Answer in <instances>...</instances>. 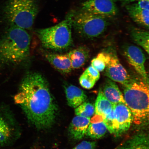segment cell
Returning <instances> with one entry per match:
<instances>
[{
  "instance_id": "cell-18",
  "label": "cell",
  "mask_w": 149,
  "mask_h": 149,
  "mask_svg": "<svg viewBox=\"0 0 149 149\" xmlns=\"http://www.w3.org/2000/svg\"><path fill=\"white\" fill-rule=\"evenodd\" d=\"M100 77V72L90 66L80 76L79 82L83 88L87 89H92Z\"/></svg>"
},
{
  "instance_id": "cell-11",
  "label": "cell",
  "mask_w": 149,
  "mask_h": 149,
  "mask_svg": "<svg viewBox=\"0 0 149 149\" xmlns=\"http://www.w3.org/2000/svg\"><path fill=\"white\" fill-rule=\"evenodd\" d=\"M90 123V118L76 115L72 119L69 127L70 136L75 140L82 139L86 134Z\"/></svg>"
},
{
  "instance_id": "cell-17",
  "label": "cell",
  "mask_w": 149,
  "mask_h": 149,
  "mask_svg": "<svg viewBox=\"0 0 149 149\" xmlns=\"http://www.w3.org/2000/svg\"><path fill=\"white\" fill-rule=\"evenodd\" d=\"M115 149H149L148 137L145 134H137Z\"/></svg>"
},
{
  "instance_id": "cell-1",
  "label": "cell",
  "mask_w": 149,
  "mask_h": 149,
  "mask_svg": "<svg viewBox=\"0 0 149 149\" xmlns=\"http://www.w3.org/2000/svg\"><path fill=\"white\" fill-rule=\"evenodd\" d=\"M14 100L29 122L38 129H48L54 124L58 109L48 82L41 74H26Z\"/></svg>"
},
{
  "instance_id": "cell-25",
  "label": "cell",
  "mask_w": 149,
  "mask_h": 149,
  "mask_svg": "<svg viewBox=\"0 0 149 149\" xmlns=\"http://www.w3.org/2000/svg\"><path fill=\"white\" fill-rule=\"evenodd\" d=\"M102 121L107 126V129L111 134L116 135L117 131V126L115 120L114 107L112 110L107 115L102 117Z\"/></svg>"
},
{
  "instance_id": "cell-6",
  "label": "cell",
  "mask_w": 149,
  "mask_h": 149,
  "mask_svg": "<svg viewBox=\"0 0 149 149\" xmlns=\"http://www.w3.org/2000/svg\"><path fill=\"white\" fill-rule=\"evenodd\" d=\"M108 19L81 9L77 12L74 11L72 26L80 36L94 38L100 36L107 30L109 24Z\"/></svg>"
},
{
  "instance_id": "cell-3",
  "label": "cell",
  "mask_w": 149,
  "mask_h": 149,
  "mask_svg": "<svg viewBox=\"0 0 149 149\" xmlns=\"http://www.w3.org/2000/svg\"><path fill=\"white\" fill-rule=\"evenodd\" d=\"M124 87L125 102L133 115V122L137 125L144 124L148 120L149 83L141 78H132Z\"/></svg>"
},
{
  "instance_id": "cell-10",
  "label": "cell",
  "mask_w": 149,
  "mask_h": 149,
  "mask_svg": "<svg viewBox=\"0 0 149 149\" xmlns=\"http://www.w3.org/2000/svg\"><path fill=\"white\" fill-rule=\"evenodd\" d=\"M114 109L117 126L116 136H119L129 129L133 122V117L129 108L123 102L115 104Z\"/></svg>"
},
{
  "instance_id": "cell-19",
  "label": "cell",
  "mask_w": 149,
  "mask_h": 149,
  "mask_svg": "<svg viewBox=\"0 0 149 149\" xmlns=\"http://www.w3.org/2000/svg\"><path fill=\"white\" fill-rule=\"evenodd\" d=\"M114 105L106 98L102 89H100L94 106L95 113L102 117L105 116L111 113Z\"/></svg>"
},
{
  "instance_id": "cell-12",
  "label": "cell",
  "mask_w": 149,
  "mask_h": 149,
  "mask_svg": "<svg viewBox=\"0 0 149 149\" xmlns=\"http://www.w3.org/2000/svg\"><path fill=\"white\" fill-rule=\"evenodd\" d=\"M64 88L67 102L70 107L76 109L86 101L87 96L82 89L67 83L64 85Z\"/></svg>"
},
{
  "instance_id": "cell-16",
  "label": "cell",
  "mask_w": 149,
  "mask_h": 149,
  "mask_svg": "<svg viewBox=\"0 0 149 149\" xmlns=\"http://www.w3.org/2000/svg\"><path fill=\"white\" fill-rule=\"evenodd\" d=\"M126 8L130 18L136 23L148 29L149 10L139 8L137 3L126 5Z\"/></svg>"
},
{
  "instance_id": "cell-20",
  "label": "cell",
  "mask_w": 149,
  "mask_h": 149,
  "mask_svg": "<svg viewBox=\"0 0 149 149\" xmlns=\"http://www.w3.org/2000/svg\"><path fill=\"white\" fill-rule=\"evenodd\" d=\"M130 36L135 43L141 47L146 53H149V33L144 30L132 27Z\"/></svg>"
},
{
  "instance_id": "cell-4",
  "label": "cell",
  "mask_w": 149,
  "mask_h": 149,
  "mask_svg": "<svg viewBox=\"0 0 149 149\" xmlns=\"http://www.w3.org/2000/svg\"><path fill=\"white\" fill-rule=\"evenodd\" d=\"M39 10L36 0H7L2 14L9 25L26 30L32 27Z\"/></svg>"
},
{
  "instance_id": "cell-5",
  "label": "cell",
  "mask_w": 149,
  "mask_h": 149,
  "mask_svg": "<svg viewBox=\"0 0 149 149\" xmlns=\"http://www.w3.org/2000/svg\"><path fill=\"white\" fill-rule=\"evenodd\" d=\"M74 13V11H70L65 20L56 25L37 30V34L44 47L60 51L66 49L72 45V29Z\"/></svg>"
},
{
  "instance_id": "cell-7",
  "label": "cell",
  "mask_w": 149,
  "mask_h": 149,
  "mask_svg": "<svg viewBox=\"0 0 149 149\" xmlns=\"http://www.w3.org/2000/svg\"><path fill=\"white\" fill-rule=\"evenodd\" d=\"M123 53L128 63L141 78L149 83L148 75L145 66L146 58L142 50L137 46L128 45L124 47Z\"/></svg>"
},
{
  "instance_id": "cell-14",
  "label": "cell",
  "mask_w": 149,
  "mask_h": 149,
  "mask_svg": "<svg viewBox=\"0 0 149 149\" xmlns=\"http://www.w3.org/2000/svg\"><path fill=\"white\" fill-rule=\"evenodd\" d=\"M71 63L72 69H77L83 67L88 61L90 51L88 47L83 46L72 50L67 53Z\"/></svg>"
},
{
  "instance_id": "cell-15",
  "label": "cell",
  "mask_w": 149,
  "mask_h": 149,
  "mask_svg": "<svg viewBox=\"0 0 149 149\" xmlns=\"http://www.w3.org/2000/svg\"><path fill=\"white\" fill-rule=\"evenodd\" d=\"M104 95L112 104L125 103L123 95L114 81L108 78L106 80L103 90Z\"/></svg>"
},
{
  "instance_id": "cell-21",
  "label": "cell",
  "mask_w": 149,
  "mask_h": 149,
  "mask_svg": "<svg viewBox=\"0 0 149 149\" xmlns=\"http://www.w3.org/2000/svg\"><path fill=\"white\" fill-rule=\"evenodd\" d=\"M107 130V126L103 121L96 123H90L86 135L93 139H99L105 134Z\"/></svg>"
},
{
  "instance_id": "cell-8",
  "label": "cell",
  "mask_w": 149,
  "mask_h": 149,
  "mask_svg": "<svg viewBox=\"0 0 149 149\" xmlns=\"http://www.w3.org/2000/svg\"><path fill=\"white\" fill-rule=\"evenodd\" d=\"M81 9L107 18L116 16L118 11L114 0H87L82 3Z\"/></svg>"
},
{
  "instance_id": "cell-27",
  "label": "cell",
  "mask_w": 149,
  "mask_h": 149,
  "mask_svg": "<svg viewBox=\"0 0 149 149\" xmlns=\"http://www.w3.org/2000/svg\"><path fill=\"white\" fill-rule=\"evenodd\" d=\"M137 4L141 9L149 10V0H139Z\"/></svg>"
},
{
  "instance_id": "cell-22",
  "label": "cell",
  "mask_w": 149,
  "mask_h": 149,
  "mask_svg": "<svg viewBox=\"0 0 149 149\" xmlns=\"http://www.w3.org/2000/svg\"><path fill=\"white\" fill-rule=\"evenodd\" d=\"M111 57L110 53L102 52L99 53L97 57L91 61V66L98 72H102L109 64Z\"/></svg>"
},
{
  "instance_id": "cell-13",
  "label": "cell",
  "mask_w": 149,
  "mask_h": 149,
  "mask_svg": "<svg viewBox=\"0 0 149 149\" xmlns=\"http://www.w3.org/2000/svg\"><path fill=\"white\" fill-rule=\"evenodd\" d=\"M45 57L52 66L61 73H70L72 70L71 63L68 54L47 53Z\"/></svg>"
},
{
  "instance_id": "cell-9",
  "label": "cell",
  "mask_w": 149,
  "mask_h": 149,
  "mask_svg": "<svg viewBox=\"0 0 149 149\" xmlns=\"http://www.w3.org/2000/svg\"><path fill=\"white\" fill-rule=\"evenodd\" d=\"M110 54L111 59L105 69V75L112 81L124 86L130 82L132 78L121 64L116 54Z\"/></svg>"
},
{
  "instance_id": "cell-26",
  "label": "cell",
  "mask_w": 149,
  "mask_h": 149,
  "mask_svg": "<svg viewBox=\"0 0 149 149\" xmlns=\"http://www.w3.org/2000/svg\"><path fill=\"white\" fill-rule=\"evenodd\" d=\"M97 143L96 141H83L73 149H95Z\"/></svg>"
},
{
  "instance_id": "cell-28",
  "label": "cell",
  "mask_w": 149,
  "mask_h": 149,
  "mask_svg": "<svg viewBox=\"0 0 149 149\" xmlns=\"http://www.w3.org/2000/svg\"><path fill=\"white\" fill-rule=\"evenodd\" d=\"M139 1V0H120L123 6H126L127 5L129 4L130 3Z\"/></svg>"
},
{
  "instance_id": "cell-23",
  "label": "cell",
  "mask_w": 149,
  "mask_h": 149,
  "mask_svg": "<svg viewBox=\"0 0 149 149\" xmlns=\"http://www.w3.org/2000/svg\"><path fill=\"white\" fill-rule=\"evenodd\" d=\"M11 136V130L2 113L0 112V147L8 142Z\"/></svg>"
},
{
  "instance_id": "cell-24",
  "label": "cell",
  "mask_w": 149,
  "mask_h": 149,
  "mask_svg": "<svg viewBox=\"0 0 149 149\" xmlns=\"http://www.w3.org/2000/svg\"><path fill=\"white\" fill-rule=\"evenodd\" d=\"M74 112L77 116L91 118L95 113V107L92 103L86 101L76 108Z\"/></svg>"
},
{
  "instance_id": "cell-2",
  "label": "cell",
  "mask_w": 149,
  "mask_h": 149,
  "mask_svg": "<svg viewBox=\"0 0 149 149\" xmlns=\"http://www.w3.org/2000/svg\"><path fill=\"white\" fill-rule=\"evenodd\" d=\"M31 41L25 29L10 25L0 40V64L17 65L26 60Z\"/></svg>"
}]
</instances>
